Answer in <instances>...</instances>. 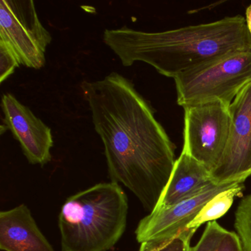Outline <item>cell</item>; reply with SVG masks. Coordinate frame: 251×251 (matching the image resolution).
Masks as SVG:
<instances>
[{
	"instance_id": "30bf717a",
	"label": "cell",
	"mask_w": 251,
	"mask_h": 251,
	"mask_svg": "<svg viewBox=\"0 0 251 251\" xmlns=\"http://www.w3.org/2000/svg\"><path fill=\"white\" fill-rule=\"evenodd\" d=\"M0 249L55 251L25 204L0 212Z\"/></svg>"
},
{
	"instance_id": "7c38bea8",
	"label": "cell",
	"mask_w": 251,
	"mask_h": 251,
	"mask_svg": "<svg viewBox=\"0 0 251 251\" xmlns=\"http://www.w3.org/2000/svg\"><path fill=\"white\" fill-rule=\"evenodd\" d=\"M244 187L243 183H241L214 197L187 226L188 228L198 230L203 223L215 221L217 219L224 216L233 205L234 198L242 195Z\"/></svg>"
},
{
	"instance_id": "9c48e42d",
	"label": "cell",
	"mask_w": 251,
	"mask_h": 251,
	"mask_svg": "<svg viewBox=\"0 0 251 251\" xmlns=\"http://www.w3.org/2000/svg\"><path fill=\"white\" fill-rule=\"evenodd\" d=\"M1 106L4 125L20 142L28 162L40 166L49 163L54 144L51 129L11 94L2 95Z\"/></svg>"
},
{
	"instance_id": "5bb4252c",
	"label": "cell",
	"mask_w": 251,
	"mask_h": 251,
	"mask_svg": "<svg viewBox=\"0 0 251 251\" xmlns=\"http://www.w3.org/2000/svg\"><path fill=\"white\" fill-rule=\"evenodd\" d=\"M226 230L217 222H209L199 242L191 248V251H216Z\"/></svg>"
},
{
	"instance_id": "7a4b0ae2",
	"label": "cell",
	"mask_w": 251,
	"mask_h": 251,
	"mask_svg": "<svg viewBox=\"0 0 251 251\" xmlns=\"http://www.w3.org/2000/svg\"><path fill=\"white\" fill-rule=\"evenodd\" d=\"M103 42L124 67L141 61L173 79L231 54L251 50V38L241 15L159 33L126 26L107 29Z\"/></svg>"
},
{
	"instance_id": "ba28073f",
	"label": "cell",
	"mask_w": 251,
	"mask_h": 251,
	"mask_svg": "<svg viewBox=\"0 0 251 251\" xmlns=\"http://www.w3.org/2000/svg\"><path fill=\"white\" fill-rule=\"evenodd\" d=\"M243 183H213L201 193L176 205L154 210L138 224L135 231L136 240L142 244L173 237L186 228L214 197Z\"/></svg>"
},
{
	"instance_id": "52a82bcc",
	"label": "cell",
	"mask_w": 251,
	"mask_h": 251,
	"mask_svg": "<svg viewBox=\"0 0 251 251\" xmlns=\"http://www.w3.org/2000/svg\"><path fill=\"white\" fill-rule=\"evenodd\" d=\"M229 110L227 145L218 165L210 173L215 184L245 182L251 176V83L236 95Z\"/></svg>"
},
{
	"instance_id": "2e32d148",
	"label": "cell",
	"mask_w": 251,
	"mask_h": 251,
	"mask_svg": "<svg viewBox=\"0 0 251 251\" xmlns=\"http://www.w3.org/2000/svg\"><path fill=\"white\" fill-rule=\"evenodd\" d=\"M216 251H245V250L237 233L226 230Z\"/></svg>"
},
{
	"instance_id": "4fadbf2b",
	"label": "cell",
	"mask_w": 251,
	"mask_h": 251,
	"mask_svg": "<svg viewBox=\"0 0 251 251\" xmlns=\"http://www.w3.org/2000/svg\"><path fill=\"white\" fill-rule=\"evenodd\" d=\"M235 228L245 251H251V194L241 201L235 214Z\"/></svg>"
},
{
	"instance_id": "6da1fadb",
	"label": "cell",
	"mask_w": 251,
	"mask_h": 251,
	"mask_svg": "<svg viewBox=\"0 0 251 251\" xmlns=\"http://www.w3.org/2000/svg\"><path fill=\"white\" fill-rule=\"evenodd\" d=\"M81 89L102 139L111 181L123 184L151 213L176 164L175 147L148 100L119 73Z\"/></svg>"
},
{
	"instance_id": "e0dca14e",
	"label": "cell",
	"mask_w": 251,
	"mask_h": 251,
	"mask_svg": "<svg viewBox=\"0 0 251 251\" xmlns=\"http://www.w3.org/2000/svg\"><path fill=\"white\" fill-rule=\"evenodd\" d=\"M245 21H246L247 28L251 38V4L248 7L245 12Z\"/></svg>"
},
{
	"instance_id": "8992f818",
	"label": "cell",
	"mask_w": 251,
	"mask_h": 251,
	"mask_svg": "<svg viewBox=\"0 0 251 251\" xmlns=\"http://www.w3.org/2000/svg\"><path fill=\"white\" fill-rule=\"evenodd\" d=\"M230 105L212 101L185 107L183 152L210 173L221 160L230 126Z\"/></svg>"
},
{
	"instance_id": "5b68a950",
	"label": "cell",
	"mask_w": 251,
	"mask_h": 251,
	"mask_svg": "<svg viewBox=\"0 0 251 251\" xmlns=\"http://www.w3.org/2000/svg\"><path fill=\"white\" fill-rule=\"evenodd\" d=\"M52 39L39 20L33 1H0V42L10 48L21 65L42 68Z\"/></svg>"
},
{
	"instance_id": "9a60e30c",
	"label": "cell",
	"mask_w": 251,
	"mask_h": 251,
	"mask_svg": "<svg viewBox=\"0 0 251 251\" xmlns=\"http://www.w3.org/2000/svg\"><path fill=\"white\" fill-rule=\"evenodd\" d=\"M20 65L14 52L5 43L0 42V83H3Z\"/></svg>"
},
{
	"instance_id": "8fae6325",
	"label": "cell",
	"mask_w": 251,
	"mask_h": 251,
	"mask_svg": "<svg viewBox=\"0 0 251 251\" xmlns=\"http://www.w3.org/2000/svg\"><path fill=\"white\" fill-rule=\"evenodd\" d=\"M213 183L209 170L182 151L155 209L176 205L201 193Z\"/></svg>"
},
{
	"instance_id": "277c9868",
	"label": "cell",
	"mask_w": 251,
	"mask_h": 251,
	"mask_svg": "<svg viewBox=\"0 0 251 251\" xmlns=\"http://www.w3.org/2000/svg\"><path fill=\"white\" fill-rule=\"evenodd\" d=\"M177 102L190 106L212 101L230 105L251 83V50L231 54L174 78Z\"/></svg>"
},
{
	"instance_id": "3957f363",
	"label": "cell",
	"mask_w": 251,
	"mask_h": 251,
	"mask_svg": "<svg viewBox=\"0 0 251 251\" xmlns=\"http://www.w3.org/2000/svg\"><path fill=\"white\" fill-rule=\"evenodd\" d=\"M127 195L115 182L100 183L67 198L58 216L61 251H108L124 234Z\"/></svg>"
}]
</instances>
